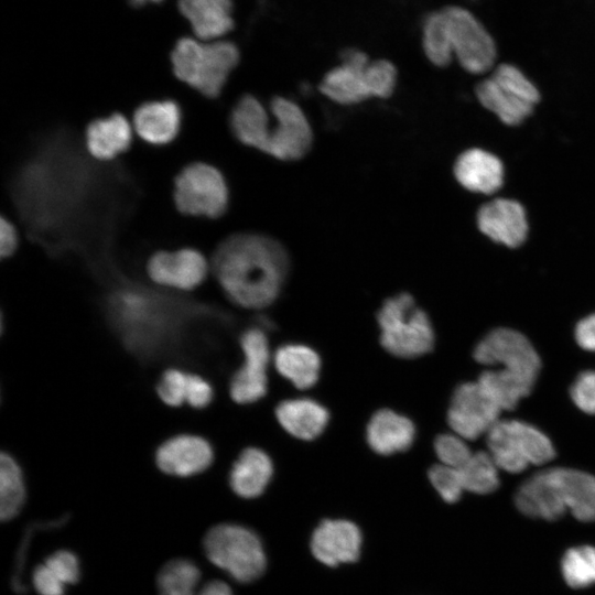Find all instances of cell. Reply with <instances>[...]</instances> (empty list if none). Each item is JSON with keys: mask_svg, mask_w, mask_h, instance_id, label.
<instances>
[{"mask_svg": "<svg viewBox=\"0 0 595 595\" xmlns=\"http://www.w3.org/2000/svg\"><path fill=\"white\" fill-rule=\"evenodd\" d=\"M415 437L410 419L390 409L378 410L369 420L366 439L370 448L380 455H391L408 450Z\"/></svg>", "mask_w": 595, "mask_h": 595, "instance_id": "cell-20", "label": "cell"}, {"mask_svg": "<svg viewBox=\"0 0 595 595\" xmlns=\"http://www.w3.org/2000/svg\"><path fill=\"white\" fill-rule=\"evenodd\" d=\"M199 569L190 560L176 559L167 562L158 576L160 595H197Z\"/></svg>", "mask_w": 595, "mask_h": 595, "instance_id": "cell-33", "label": "cell"}, {"mask_svg": "<svg viewBox=\"0 0 595 595\" xmlns=\"http://www.w3.org/2000/svg\"><path fill=\"white\" fill-rule=\"evenodd\" d=\"M208 560L241 583L262 575L266 555L258 536L246 527L221 523L208 530L204 538Z\"/></svg>", "mask_w": 595, "mask_h": 595, "instance_id": "cell-4", "label": "cell"}, {"mask_svg": "<svg viewBox=\"0 0 595 595\" xmlns=\"http://www.w3.org/2000/svg\"><path fill=\"white\" fill-rule=\"evenodd\" d=\"M32 581L40 595H64L65 593V584L45 563L34 569Z\"/></svg>", "mask_w": 595, "mask_h": 595, "instance_id": "cell-44", "label": "cell"}, {"mask_svg": "<svg viewBox=\"0 0 595 595\" xmlns=\"http://www.w3.org/2000/svg\"><path fill=\"white\" fill-rule=\"evenodd\" d=\"M181 13L203 41H216L234 28L230 0H178Z\"/></svg>", "mask_w": 595, "mask_h": 595, "instance_id": "cell-25", "label": "cell"}, {"mask_svg": "<svg viewBox=\"0 0 595 595\" xmlns=\"http://www.w3.org/2000/svg\"><path fill=\"white\" fill-rule=\"evenodd\" d=\"M575 339L583 349L595 351V314L588 315L577 323Z\"/></svg>", "mask_w": 595, "mask_h": 595, "instance_id": "cell-46", "label": "cell"}, {"mask_svg": "<svg viewBox=\"0 0 595 595\" xmlns=\"http://www.w3.org/2000/svg\"><path fill=\"white\" fill-rule=\"evenodd\" d=\"M212 268L223 292L234 304L260 310L280 295L291 261L286 248L275 238L239 232L219 244Z\"/></svg>", "mask_w": 595, "mask_h": 595, "instance_id": "cell-1", "label": "cell"}, {"mask_svg": "<svg viewBox=\"0 0 595 595\" xmlns=\"http://www.w3.org/2000/svg\"><path fill=\"white\" fill-rule=\"evenodd\" d=\"M273 475L270 456L258 447H247L234 462L229 473L232 491L242 498L260 496Z\"/></svg>", "mask_w": 595, "mask_h": 595, "instance_id": "cell-27", "label": "cell"}, {"mask_svg": "<svg viewBox=\"0 0 595 595\" xmlns=\"http://www.w3.org/2000/svg\"><path fill=\"white\" fill-rule=\"evenodd\" d=\"M45 564L66 585L79 580V564L76 555L66 550H58L46 558Z\"/></svg>", "mask_w": 595, "mask_h": 595, "instance_id": "cell-42", "label": "cell"}, {"mask_svg": "<svg viewBox=\"0 0 595 595\" xmlns=\"http://www.w3.org/2000/svg\"><path fill=\"white\" fill-rule=\"evenodd\" d=\"M188 372L178 368H169L162 372L155 392L159 399L171 408H178L186 403Z\"/></svg>", "mask_w": 595, "mask_h": 595, "instance_id": "cell-38", "label": "cell"}, {"mask_svg": "<svg viewBox=\"0 0 595 595\" xmlns=\"http://www.w3.org/2000/svg\"><path fill=\"white\" fill-rule=\"evenodd\" d=\"M209 264L198 250L182 248L158 251L147 263V273L160 286L192 291L207 278Z\"/></svg>", "mask_w": 595, "mask_h": 595, "instance_id": "cell-13", "label": "cell"}, {"mask_svg": "<svg viewBox=\"0 0 595 595\" xmlns=\"http://www.w3.org/2000/svg\"><path fill=\"white\" fill-rule=\"evenodd\" d=\"M422 46L426 58L444 67L453 60L447 21L443 9L429 13L422 25Z\"/></svg>", "mask_w": 595, "mask_h": 595, "instance_id": "cell-32", "label": "cell"}, {"mask_svg": "<svg viewBox=\"0 0 595 595\" xmlns=\"http://www.w3.org/2000/svg\"><path fill=\"white\" fill-rule=\"evenodd\" d=\"M229 126L240 143L266 152L272 125L268 110L257 97L245 95L236 102L230 112Z\"/></svg>", "mask_w": 595, "mask_h": 595, "instance_id": "cell-23", "label": "cell"}, {"mask_svg": "<svg viewBox=\"0 0 595 595\" xmlns=\"http://www.w3.org/2000/svg\"><path fill=\"white\" fill-rule=\"evenodd\" d=\"M173 198L177 209L185 215L218 218L228 208L229 190L218 169L195 162L176 175Z\"/></svg>", "mask_w": 595, "mask_h": 595, "instance_id": "cell-7", "label": "cell"}, {"mask_svg": "<svg viewBox=\"0 0 595 595\" xmlns=\"http://www.w3.org/2000/svg\"><path fill=\"white\" fill-rule=\"evenodd\" d=\"M133 129L145 142L164 145L173 141L181 128L182 112L170 99L147 101L133 113Z\"/></svg>", "mask_w": 595, "mask_h": 595, "instance_id": "cell-18", "label": "cell"}, {"mask_svg": "<svg viewBox=\"0 0 595 595\" xmlns=\"http://www.w3.org/2000/svg\"><path fill=\"white\" fill-rule=\"evenodd\" d=\"M239 61L236 44L229 41L181 39L172 54L174 75L202 95H220L231 71Z\"/></svg>", "mask_w": 595, "mask_h": 595, "instance_id": "cell-2", "label": "cell"}, {"mask_svg": "<svg viewBox=\"0 0 595 595\" xmlns=\"http://www.w3.org/2000/svg\"><path fill=\"white\" fill-rule=\"evenodd\" d=\"M274 366L278 372L298 389H309L318 379L321 359L309 346L288 344L274 353Z\"/></svg>", "mask_w": 595, "mask_h": 595, "instance_id": "cell-28", "label": "cell"}, {"mask_svg": "<svg viewBox=\"0 0 595 595\" xmlns=\"http://www.w3.org/2000/svg\"><path fill=\"white\" fill-rule=\"evenodd\" d=\"M377 321L380 343L391 355L415 358L432 350V323L409 293H399L387 299L378 312Z\"/></svg>", "mask_w": 595, "mask_h": 595, "instance_id": "cell-3", "label": "cell"}, {"mask_svg": "<svg viewBox=\"0 0 595 595\" xmlns=\"http://www.w3.org/2000/svg\"><path fill=\"white\" fill-rule=\"evenodd\" d=\"M109 314L122 339L141 350L159 344L169 332V316L161 303L140 290L125 289L111 294Z\"/></svg>", "mask_w": 595, "mask_h": 595, "instance_id": "cell-5", "label": "cell"}, {"mask_svg": "<svg viewBox=\"0 0 595 595\" xmlns=\"http://www.w3.org/2000/svg\"><path fill=\"white\" fill-rule=\"evenodd\" d=\"M454 175L468 191L493 194L504 183V165L496 155L474 148L459 154L454 165Z\"/></svg>", "mask_w": 595, "mask_h": 595, "instance_id": "cell-19", "label": "cell"}, {"mask_svg": "<svg viewBox=\"0 0 595 595\" xmlns=\"http://www.w3.org/2000/svg\"><path fill=\"white\" fill-rule=\"evenodd\" d=\"M214 454L207 439L183 433L162 442L154 453V462L166 475L191 477L205 472L213 464Z\"/></svg>", "mask_w": 595, "mask_h": 595, "instance_id": "cell-14", "label": "cell"}, {"mask_svg": "<svg viewBox=\"0 0 595 595\" xmlns=\"http://www.w3.org/2000/svg\"><path fill=\"white\" fill-rule=\"evenodd\" d=\"M501 88L534 106L540 93L533 83L515 65L500 64L490 76Z\"/></svg>", "mask_w": 595, "mask_h": 595, "instance_id": "cell-36", "label": "cell"}, {"mask_svg": "<svg viewBox=\"0 0 595 595\" xmlns=\"http://www.w3.org/2000/svg\"><path fill=\"white\" fill-rule=\"evenodd\" d=\"M434 451L441 464L459 468L473 455L465 440L453 433L439 435L434 441Z\"/></svg>", "mask_w": 595, "mask_h": 595, "instance_id": "cell-40", "label": "cell"}, {"mask_svg": "<svg viewBox=\"0 0 595 595\" xmlns=\"http://www.w3.org/2000/svg\"><path fill=\"white\" fill-rule=\"evenodd\" d=\"M26 496L22 468L8 452L0 454V518L11 520L22 509Z\"/></svg>", "mask_w": 595, "mask_h": 595, "instance_id": "cell-31", "label": "cell"}, {"mask_svg": "<svg viewBox=\"0 0 595 595\" xmlns=\"http://www.w3.org/2000/svg\"><path fill=\"white\" fill-rule=\"evenodd\" d=\"M397 68L388 60L370 61L365 69L366 85L370 98H388L397 86Z\"/></svg>", "mask_w": 595, "mask_h": 595, "instance_id": "cell-37", "label": "cell"}, {"mask_svg": "<svg viewBox=\"0 0 595 595\" xmlns=\"http://www.w3.org/2000/svg\"><path fill=\"white\" fill-rule=\"evenodd\" d=\"M501 410L476 382L459 385L451 399L447 422L464 440H476L499 421Z\"/></svg>", "mask_w": 595, "mask_h": 595, "instance_id": "cell-12", "label": "cell"}, {"mask_svg": "<svg viewBox=\"0 0 595 595\" xmlns=\"http://www.w3.org/2000/svg\"><path fill=\"white\" fill-rule=\"evenodd\" d=\"M269 110L274 121L264 153L284 162L304 158L313 144V131L304 111L283 96L272 98Z\"/></svg>", "mask_w": 595, "mask_h": 595, "instance_id": "cell-9", "label": "cell"}, {"mask_svg": "<svg viewBox=\"0 0 595 595\" xmlns=\"http://www.w3.org/2000/svg\"><path fill=\"white\" fill-rule=\"evenodd\" d=\"M132 142V127L121 113H112L91 121L85 131L89 154L109 161L126 152Z\"/></svg>", "mask_w": 595, "mask_h": 595, "instance_id": "cell-22", "label": "cell"}, {"mask_svg": "<svg viewBox=\"0 0 595 595\" xmlns=\"http://www.w3.org/2000/svg\"><path fill=\"white\" fill-rule=\"evenodd\" d=\"M515 504L523 515L544 520H556L566 511L547 470L534 474L521 484L516 493Z\"/></svg>", "mask_w": 595, "mask_h": 595, "instance_id": "cell-26", "label": "cell"}, {"mask_svg": "<svg viewBox=\"0 0 595 595\" xmlns=\"http://www.w3.org/2000/svg\"><path fill=\"white\" fill-rule=\"evenodd\" d=\"M498 466L487 452L473 453L470 458L458 468L464 490L485 495L499 486Z\"/></svg>", "mask_w": 595, "mask_h": 595, "instance_id": "cell-34", "label": "cell"}, {"mask_svg": "<svg viewBox=\"0 0 595 595\" xmlns=\"http://www.w3.org/2000/svg\"><path fill=\"white\" fill-rule=\"evenodd\" d=\"M474 358L483 365H502L536 382L541 363L538 353L521 333L497 328L488 333L475 347Z\"/></svg>", "mask_w": 595, "mask_h": 595, "instance_id": "cell-11", "label": "cell"}, {"mask_svg": "<svg viewBox=\"0 0 595 595\" xmlns=\"http://www.w3.org/2000/svg\"><path fill=\"white\" fill-rule=\"evenodd\" d=\"M477 382L501 411L515 409L534 385V381L504 368L482 372Z\"/></svg>", "mask_w": 595, "mask_h": 595, "instance_id": "cell-29", "label": "cell"}, {"mask_svg": "<svg viewBox=\"0 0 595 595\" xmlns=\"http://www.w3.org/2000/svg\"><path fill=\"white\" fill-rule=\"evenodd\" d=\"M486 435L488 453L498 468L508 473L545 464L555 456L550 439L523 421L499 420Z\"/></svg>", "mask_w": 595, "mask_h": 595, "instance_id": "cell-6", "label": "cell"}, {"mask_svg": "<svg viewBox=\"0 0 595 595\" xmlns=\"http://www.w3.org/2000/svg\"><path fill=\"white\" fill-rule=\"evenodd\" d=\"M370 60L357 48H348L342 55V63L328 71L320 84V91L329 100L350 106L370 98L365 69Z\"/></svg>", "mask_w": 595, "mask_h": 595, "instance_id": "cell-15", "label": "cell"}, {"mask_svg": "<svg viewBox=\"0 0 595 595\" xmlns=\"http://www.w3.org/2000/svg\"><path fill=\"white\" fill-rule=\"evenodd\" d=\"M19 245V235L14 225L4 216L0 221V255L1 258L11 257Z\"/></svg>", "mask_w": 595, "mask_h": 595, "instance_id": "cell-45", "label": "cell"}, {"mask_svg": "<svg viewBox=\"0 0 595 595\" xmlns=\"http://www.w3.org/2000/svg\"><path fill=\"white\" fill-rule=\"evenodd\" d=\"M566 584L582 588L595 584V548L580 545L567 550L561 561Z\"/></svg>", "mask_w": 595, "mask_h": 595, "instance_id": "cell-35", "label": "cell"}, {"mask_svg": "<svg viewBox=\"0 0 595 595\" xmlns=\"http://www.w3.org/2000/svg\"><path fill=\"white\" fill-rule=\"evenodd\" d=\"M239 345L244 361L230 378L229 394L236 403L249 404L267 392L270 347L267 335L258 327L246 329Z\"/></svg>", "mask_w": 595, "mask_h": 595, "instance_id": "cell-10", "label": "cell"}, {"mask_svg": "<svg viewBox=\"0 0 595 595\" xmlns=\"http://www.w3.org/2000/svg\"><path fill=\"white\" fill-rule=\"evenodd\" d=\"M479 230L495 242L516 248L528 235L523 206L513 199L497 198L483 205L477 213Z\"/></svg>", "mask_w": 595, "mask_h": 595, "instance_id": "cell-16", "label": "cell"}, {"mask_svg": "<svg viewBox=\"0 0 595 595\" xmlns=\"http://www.w3.org/2000/svg\"><path fill=\"white\" fill-rule=\"evenodd\" d=\"M547 473L566 509L580 521L595 520V476L586 472L553 467Z\"/></svg>", "mask_w": 595, "mask_h": 595, "instance_id": "cell-21", "label": "cell"}, {"mask_svg": "<svg viewBox=\"0 0 595 595\" xmlns=\"http://www.w3.org/2000/svg\"><path fill=\"white\" fill-rule=\"evenodd\" d=\"M197 595H232L231 588L223 581H210L204 584Z\"/></svg>", "mask_w": 595, "mask_h": 595, "instance_id": "cell-47", "label": "cell"}, {"mask_svg": "<svg viewBox=\"0 0 595 595\" xmlns=\"http://www.w3.org/2000/svg\"><path fill=\"white\" fill-rule=\"evenodd\" d=\"M162 0H131L133 4H144L147 2H160Z\"/></svg>", "mask_w": 595, "mask_h": 595, "instance_id": "cell-48", "label": "cell"}, {"mask_svg": "<svg viewBox=\"0 0 595 595\" xmlns=\"http://www.w3.org/2000/svg\"><path fill=\"white\" fill-rule=\"evenodd\" d=\"M453 56L472 74L493 68L497 48L485 25L467 9L459 6L443 8Z\"/></svg>", "mask_w": 595, "mask_h": 595, "instance_id": "cell-8", "label": "cell"}, {"mask_svg": "<svg viewBox=\"0 0 595 595\" xmlns=\"http://www.w3.org/2000/svg\"><path fill=\"white\" fill-rule=\"evenodd\" d=\"M476 96L485 108L508 126L521 123L534 107L501 88L491 77L477 85Z\"/></svg>", "mask_w": 595, "mask_h": 595, "instance_id": "cell-30", "label": "cell"}, {"mask_svg": "<svg viewBox=\"0 0 595 595\" xmlns=\"http://www.w3.org/2000/svg\"><path fill=\"white\" fill-rule=\"evenodd\" d=\"M571 398L575 405L588 414L595 413V370H587L573 382Z\"/></svg>", "mask_w": 595, "mask_h": 595, "instance_id": "cell-41", "label": "cell"}, {"mask_svg": "<svg viewBox=\"0 0 595 595\" xmlns=\"http://www.w3.org/2000/svg\"><path fill=\"white\" fill-rule=\"evenodd\" d=\"M360 547L361 533L358 527L340 519L322 521L311 539L313 555L329 566L356 561Z\"/></svg>", "mask_w": 595, "mask_h": 595, "instance_id": "cell-17", "label": "cell"}, {"mask_svg": "<svg viewBox=\"0 0 595 595\" xmlns=\"http://www.w3.org/2000/svg\"><path fill=\"white\" fill-rule=\"evenodd\" d=\"M429 479L441 498L448 502H456L464 490L458 468L437 464L429 469Z\"/></svg>", "mask_w": 595, "mask_h": 595, "instance_id": "cell-39", "label": "cell"}, {"mask_svg": "<svg viewBox=\"0 0 595 595\" xmlns=\"http://www.w3.org/2000/svg\"><path fill=\"white\" fill-rule=\"evenodd\" d=\"M214 400V389L204 377L188 372L186 404L193 409L202 410L208 407Z\"/></svg>", "mask_w": 595, "mask_h": 595, "instance_id": "cell-43", "label": "cell"}, {"mask_svg": "<svg viewBox=\"0 0 595 595\" xmlns=\"http://www.w3.org/2000/svg\"><path fill=\"white\" fill-rule=\"evenodd\" d=\"M275 418L290 435L311 441L323 433L329 414L327 409L315 400L295 398L281 401L275 408Z\"/></svg>", "mask_w": 595, "mask_h": 595, "instance_id": "cell-24", "label": "cell"}]
</instances>
